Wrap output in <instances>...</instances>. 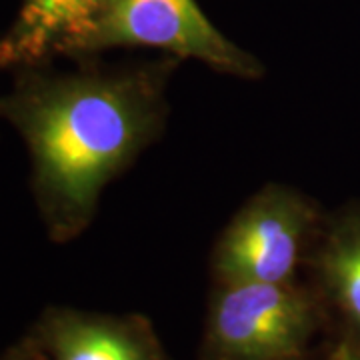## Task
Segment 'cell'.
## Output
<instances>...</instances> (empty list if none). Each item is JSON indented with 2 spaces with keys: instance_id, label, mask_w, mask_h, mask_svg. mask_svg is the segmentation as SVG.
<instances>
[{
  "instance_id": "obj_3",
  "label": "cell",
  "mask_w": 360,
  "mask_h": 360,
  "mask_svg": "<svg viewBox=\"0 0 360 360\" xmlns=\"http://www.w3.org/2000/svg\"><path fill=\"white\" fill-rule=\"evenodd\" d=\"M322 229L319 206L283 182L252 194L220 232L210 255L214 283H292Z\"/></svg>"
},
{
  "instance_id": "obj_6",
  "label": "cell",
  "mask_w": 360,
  "mask_h": 360,
  "mask_svg": "<svg viewBox=\"0 0 360 360\" xmlns=\"http://www.w3.org/2000/svg\"><path fill=\"white\" fill-rule=\"evenodd\" d=\"M110 0H22L11 30L0 39V70L86 60L89 44Z\"/></svg>"
},
{
  "instance_id": "obj_4",
  "label": "cell",
  "mask_w": 360,
  "mask_h": 360,
  "mask_svg": "<svg viewBox=\"0 0 360 360\" xmlns=\"http://www.w3.org/2000/svg\"><path fill=\"white\" fill-rule=\"evenodd\" d=\"M110 49H155L250 80L264 72L257 56L224 37L196 0H110L86 58Z\"/></svg>"
},
{
  "instance_id": "obj_8",
  "label": "cell",
  "mask_w": 360,
  "mask_h": 360,
  "mask_svg": "<svg viewBox=\"0 0 360 360\" xmlns=\"http://www.w3.org/2000/svg\"><path fill=\"white\" fill-rule=\"evenodd\" d=\"M326 360H360V336H340L330 348Z\"/></svg>"
},
{
  "instance_id": "obj_2",
  "label": "cell",
  "mask_w": 360,
  "mask_h": 360,
  "mask_svg": "<svg viewBox=\"0 0 360 360\" xmlns=\"http://www.w3.org/2000/svg\"><path fill=\"white\" fill-rule=\"evenodd\" d=\"M328 312L314 286L217 283L206 312L202 360H307Z\"/></svg>"
},
{
  "instance_id": "obj_5",
  "label": "cell",
  "mask_w": 360,
  "mask_h": 360,
  "mask_svg": "<svg viewBox=\"0 0 360 360\" xmlns=\"http://www.w3.org/2000/svg\"><path fill=\"white\" fill-rule=\"evenodd\" d=\"M42 360H174L144 314L49 307L26 333Z\"/></svg>"
},
{
  "instance_id": "obj_7",
  "label": "cell",
  "mask_w": 360,
  "mask_h": 360,
  "mask_svg": "<svg viewBox=\"0 0 360 360\" xmlns=\"http://www.w3.org/2000/svg\"><path fill=\"white\" fill-rule=\"evenodd\" d=\"M309 262L326 312L342 324V335L360 336V205L322 220Z\"/></svg>"
},
{
  "instance_id": "obj_1",
  "label": "cell",
  "mask_w": 360,
  "mask_h": 360,
  "mask_svg": "<svg viewBox=\"0 0 360 360\" xmlns=\"http://www.w3.org/2000/svg\"><path fill=\"white\" fill-rule=\"evenodd\" d=\"M180 58L122 66L77 60L16 70L0 118L22 136L30 186L49 238L75 240L96 217L103 191L155 144L167 124V89Z\"/></svg>"
},
{
  "instance_id": "obj_9",
  "label": "cell",
  "mask_w": 360,
  "mask_h": 360,
  "mask_svg": "<svg viewBox=\"0 0 360 360\" xmlns=\"http://www.w3.org/2000/svg\"><path fill=\"white\" fill-rule=\"evenodd\" d=\"M0 360H42L40 359L39 350L32 347V342L22 336L18 342H14L13 347L6 348L2 354H0Z\"/></svg>"
}]
</instances>
